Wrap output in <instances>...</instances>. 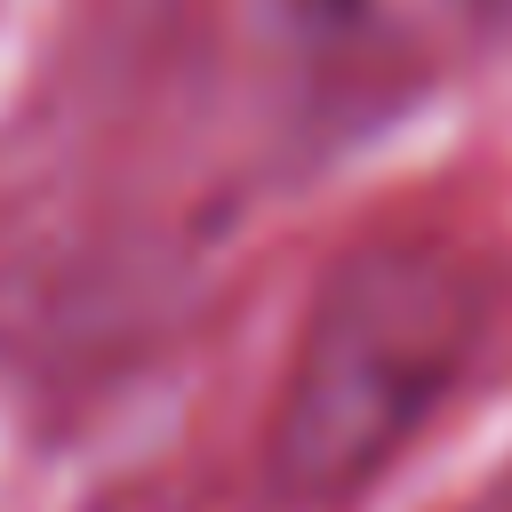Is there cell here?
<instances>
[{"mask_svg":"<svg viewBox=\"0 0 512 512\" xmlns=\"http://www.w3.org/2000/svg\"><path fill=\"white\" fill-rule=\"evenodd\" d=\"M488 336V272L424 232L360 240L312 288L272 424L264 480L296 512H336L376 488L440 416Z\"/></svg>","mask_w":512,"mask_h":512,"instance_id":"obj_1","label":"cell"},{"mask_svg":"<svg viewBox=\"0 0 512 512\" xmlns=\"http://www.w3.org/2000/svg\"><path fill=\"white\" fill-rule=\"evenodd\" d=\"M296 16L304 24H352V16H368V0H296Z\"/></svg>","mask_w":512,"mask_h":512,"instance_id":"obj_2","label":"cell"}]
</instances>
